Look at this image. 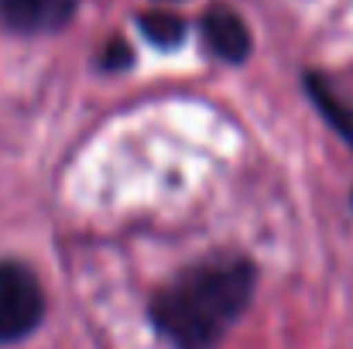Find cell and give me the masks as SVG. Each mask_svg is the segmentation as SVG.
I'll list each match as a JSON object with an SVG mask.
<instances>
[{
  "instance_id": "obj_6",
  "label": "cell",
  "mask_w": 353,
  "mask_h": 349,
  "mask_svg": "<svg viewBox=\"0 0 353 349\" xmlns=\"http://www.w3.org/2000/svg\"><path fill=\"white\" fill-rule=\"evenodd\" d=\"M137 24H141L144 38H148L151 45H158V48H175V45H182V38H185V21H182L179 14H168V10L141 14Z\"/></svg>"
},
{
  "instance_id": "obj_5",
  "label": "cell",
  "mask_w": 353,
  "mask_h": 349,
  "mask_svg": "<svg viewBox=\"0 0 353 349\" xmlns=\"http://www.w3.org/2000/svg\"><path fill=\"white\" fill-rule=\"evenodd\" d=\"M305 89H309L312 103L319 107V114L326 116V120L333 123V130H336V134L353 147V107L350 103H343V100H340V96H336L319 76H309V79H305Z\"/></svg>"
},
{
  "instance_id": "obj_4",
  "label": "cell",
  "mask_w": 353,
  "mask_h": 349,
  "mask_svg": "<svg viewBox=\"0 0 353 349\" xmlns=\"http://www.w3.org/2000/svg\"><path fill=\"white\" fill-rule=\"evenodd\" d=\"M203 38L223 62H243L250 55V31L230 7H210L203 14Z\"/></svg>"
},
{
  "instance_id": "obj_2",
  "label": "cell",
  "mask_w": 353,
  "mask_h": 349,
  "mask_svg": "<svg viewBox=\"0 0 353 349\" xmlns=\"http://www.w3.org/2000/svg\"><path fill=\"white\" fill-rule=\"evenodd\" d=\"M45 315V295L38 277L17 264H0V343H17L38 329Z\"/></svg>"
},
{
  "instance_id": "obj_3",
  "label": "cell",
  "mask_w": 353,
  "mask_h": 349,
  "mask_svg": "<svg viewBox=\"0 0 353 349\" xmlns=\"http://www.w3.org/2000/svg\"><path fill=\"white\" fill-rule=\"evenodd\" d=\"M79 0H0V17L10 31L48 34L72 21Z\"/></svg>"
},
{
  "instance_id": "obj_1",
  "label": "cell",
  "mask_w": 353,
  "mask_h": 349,
  "mask_svg": "<svg viewBox=\"0 0 353 349\" xmlns=\"http://www.w3.org/2000/svg\"><path fill=\"white\" fill-rule=\"evenodd\" d=\"M254 295V264L240 253H213L185 267L151 302V322L175 349H216Z\"/></svg>"
}]
</instances>
